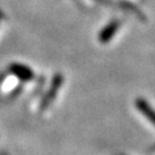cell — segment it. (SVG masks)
<instances>
[{
    "label": "cell",
    "instance_id": "1",
    "mask_svg": "<svg viewBox=\"0 0 155 155\" xmlns=\"http://www.w3.org/2000/svg\"><path fill=\"white\" fill-rule=\"evenodd\" d=\"M120 25H121V24H120V21H117V20H114V21H111V22L108 23L99 33L100 43H102V44L109 43L110 39L116 35L117 30L120 28Z\"/></svg>",
    "mask_w": 155,
    "mask_h": 155
},
{
    "label": "cell",
    "instance_id": "2",
    "mask_svg": "<svg viewBox=\"0 0 155 155\" xmlns=\"http://www.w3.org/2000/svg\"><path fill=\"white\" fill-rule=\"evenodd\" d=\"M136 107L143 115L155 127V110L150 107V105L146 100L138 98L136 100Z\"/></svg>",
    "mask_w": 155,
    "mask_h": 155
},
{
    "label": "cell",
    "instance_id": "3",
    "mask_svg": "<svg viewBox=\"0 0 155 155\" xmlns=\"http://www.w3.org/2000/svg\"><path fill=\"white\" fill-rule=\"evenodd\" d=\"M62 82H63V77H62L61 75H55V76H54L53 81H52L51 89L48 90V92H47L44 101H43V107H47V105L55 98V94L59 92L60 86L62 85Z\"/></svg>",
    "mask_w": 155,
    "mask_h": 155
},
{
    "label": "cell",
    "instance_id": "4",
    "mask_svg": "<svg viewBox=\"0 0 155 155\" xmlns=\"http://www.w3.org/2000/svg\"><path fill=\"white\" fill-rule=\"evenodd\" d=\"M12 71L14 72L20 79H23V81H29L33 76V72L31 71V69H29L28 67L22 66V64H13Z\"/></svg>",
    "mask_w": 155,
    "mask_h": 155
}]
</instances>
